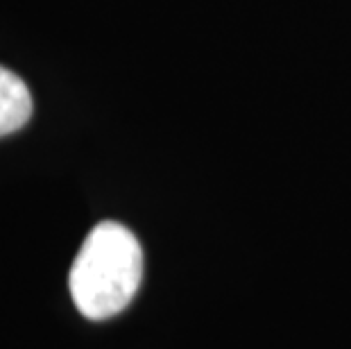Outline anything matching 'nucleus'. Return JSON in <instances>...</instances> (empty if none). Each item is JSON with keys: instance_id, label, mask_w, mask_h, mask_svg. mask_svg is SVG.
Segmentation results:
<instances>
[{"instance_id": "nucleus-1", "label": "nucleus", "mask_w": 351, "mask_h": 349, "mask_svg": "<svg viewBox=\"0 0 351 349\" xmlns=\"http://www.w3.org/2000/svg\"><path fill=\"white\" fill-rule=\"evenodd\" d=\"M143 279V250L121 222L104 220L82 243L71 265L73 304L88 320H109L130 306Z\"/></svg>"}, {"instance_id": "nucleus-2", "label": "nucleus", "mask_w": 351, "mask_h": 349, "mask_svg": "<svg viewBox=\"0 0 351 349\" xmlns=\"http://www.w3.org/2000/svg\"><path fill=\"white\" fill-rule=\"evenodd\" d=\"M32 116V95L16 73L0 66V136L21 130Z\"/></svg>"}]
</instances>
